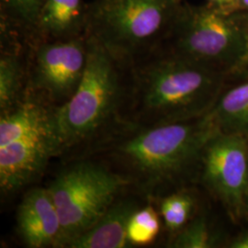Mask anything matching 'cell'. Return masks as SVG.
Masks as SVG:
<instances>
[{
  "label": "cell",
  "instance_id": "obj_17",
  "mask_svg": "<svg viewBox=\"0 0 248 248\" xmlns=\"http://www.w3.org/2000/svg\"><path fill=\"white\" fill-rule=\"evenodd\" d=\"M221 234L203 215L194 217L176 233L172 248H213L221 244Z\"/></svg>",
  "mask_w": 248,
  "mask_h": 248
},
{
  "label": "cell",
  "instance_id": "obj_11",
  "mask_svg": "<svg viewBox=\"0 0 248 248\" xmlns=\"http://www.w3.org/2000/svg\"><path fill=\"white\" fill-rule=\"evenodd\" d=\"M88 17L85 0H43L32 33L38 41L85 35Z\"/></svg>",
  "mask_w": 248,
  "mask_h": 248
},
{
  "label": "cell",
  "instance_id": "obj_6",
  "mask_svg": "<svg viewBox=\"0 0 248 248\" xmlns=\"http://www.w3.org/2000/svg\"><path fill=\"white\" fill-rule=\"evenodd\" d=\"M127 177L93 162H81L64 169L48 186L61 222L57 248L91 228L115 202Z\"/></svg>",
  "mask_w": 248,
  "mask_h": 248
},
{
  "label": "cell",
  "instance_id": "obj_18",
  "mask_svg": "<svg viewBox=\"0 0 248 248\" xmlns=\"http://www.w3.org/2000/svg\"><path fill=\"white\" fill-rule=\"evenodd\" d=\"M161 228L159 214L152 206L138 208L133 212L127 226L131 246H147L157 238Z\"/></svg>",
  "mask_w": 248,
  "mask_h": 248
},
{
  "label": "cell",
  "instance_id": "obj_23",
  "mask_svg": "<svg viewBox=\"0 0 248 248\" xmlns=\"http://www.w3.org/2000/svg\"><path fill=\"white\" fill-rule=\"evenodd\" d=\"M238 13H248V0H237Z\"/></svg>",
  "mask_w": 248,
  "mask_h": 248
},
{
  "label": "cell",
  "instance_id": "obj_16",
  "mask_svg": "<svg viewBox=\"0 0 248 248\" xmlns=\"http://www.w3.org/2000/svg\"><path fill=\"white\" fill-rule=\"evenodd\" d=\"M196 200L186 191H179L161 200L159 213L167 229L177 233L193 218Z\"/></svg>",
  "mask_w": 248,
  "mask_h": 248
},
{
  "label": "cell",
  "instance_id": "obj_1",
  "mask_svg": "<svg viewBox=\"0 0 248 248\" xmlns=\"http://www.w3.org/2000/svg\"><path fill=\"white\" fill-rule=\"evenodd\" d=\"M136 114L146 126L186 122L208 114L227 74L167 51L133 65Z\"/></svg>",
  "mask_w": 248,
  "mask_h": 248
},
{
  "label": "cell",
  "instance_id": "obj_4",
  "mask_svg": "<svg viewBox=\"0 0 248 248\" xmlns=\"http://www.w3.org/2000/svg\"><path fill=\"white\" fill-rule=\"evenodd\" d=\"M181 0H94L87 33L125 65L139 62L166 42Z\"/></svg>",
  "mask_w": 248,
  "mask_h": 248
},
{
  "label": "cell",
  "instance_id": "obj_19",
  "mask_svg": "<svg viewBox=\"0 0 248 248\" xmlns=\"http://www.w3.org/2000/svg\"><path fill=\"white\" fill-rule=\"evenodd\" d=\"M43 0H1L5 19L9 24L32 32Z\"/></svg>",
  "mask_w": 248,
  "mask_h": 248
},
{
  "label": "cell",
  "instance_id": "obj_22",
  "mask_svg": "<svg viewBox=\"0 0 248 248\" xmlns=\"http://www.w3.org/2000/svg\"><path fill=\"white\" fill-rule=\"evenodd\" d=\"M248 71V39H247V45H246V50H245V53L244 56L240 62L239 65L237 67V69L233 74H239L242 72Z\"/></svg>",
  "mask_w": 248,
  "mask_h": 248
},
{
  "label": "cell",
  "instance_id": "obj_7",
  "mask_svg": "<svg viewBox=\"0 0 248 248\" xmlns=\"http://www.w3.org/2000/svg\"><path fill=\"white\" fill-rule=\"evenodd\" d=\"M200 168L206 187L232 219L245 215L248 186V136L218 132L207 142Z\"/></svg>",
  "mask_w": 248,
  "mask_h": 248
},
{
  "label": "cell",
  "instance_id": "obj_9",
  "mask_svg": "<svg viewBox=\"0 0 248 248\" xmlns=\"http://www.w3.org/2000/svg\"><path fill=\"white\" fill-rule=\"evenodd\" d=\"M58 154L51 127L0 146L2 191H16L31 182Z\"/></svg>",
  "mask_w": 248,
  "mask_h": 248
},
{
  "label": "cell",
  "instance_id": "obj_13",
  "mask_svg": "<svg viewBox=\"0 0 248 248\" xmlns=\"http://www.w3.org/2000/svg\"><path fill=\"white\" fill-rule=\"evenodd\" d=\"M239 74L244 77L224 86L209 114L220 132L248 136V71Z\"/></svg>",
  "mask_w": 248,
  "mask_h": 248
},
{
  "label": "cell",
  "instance_id": "obj_25",
  "mask_svg": "<svg viewBox=\"0 0 248 248\" xmlns=\"http://www.w3.org/2000/svg\"><path fill=\"white\" fill-rule=\"evenodd\" d=\"M246 14H247V17H248V13H246Z\"/></svg>",
  "mask_w": 248,
  "mask_h": 248
},
{
  "label": "cell",
  "instance_id": "obj_21",
  "mask_svg": "<svg viewBox=\"0 0 248 248\" xmlns=\"http://www.w3.org/2000/svg\"><path fill=\"white\" fill-rule=\"evenodd\" d=\"M232 248H248V231L244 232L230 243Z\"/></svg>",
  "mask_w": 248,
  "mask_h": 248
},
{
  "label": "cell",
  "instance_id": "obj_24",
  "mask_svg": "<svg viewBox=\"0 0 248 248\" xmlns=\"http://www.w3.org/2000/svg\"><path fill=\"white\" fill-rule=\"evenodd\" d=\"M245 215H248V186L246 193V199H245Z\"/></svg>",
  "mask_w": 248,
  "mask_h": 248
},
{
  "label": "cell",
  "instance_id": "obj_5",
  "mask_svg": "<svg viewBox=\"0 0 248 248\" xmlns=\"http://www.w3.org/2000/svg\"><path fill=\"white\" fill-rule=\"evenodd\" d=\"M248 33L246 13L181 3L166 42L170 52L229 75L244 56Z\"/></svg>",
  "mask_w": 248,
  "mask_h": 248
},
{
  "label": "cell",
  "instance_id": "obj_10",
  "mask_svg": "<svg viewBox=\"0 0 248 248\" xmlns=\"http://www.w3.org/2000/svg\"><path fill=\"white\" fill-rule=\"evenodd\" d=\"M16 225L27 248H57L61 222L48 187H34L27 192L18 205Z\"/></svg>",
  "mask_w": 248,
  "mask_h": 248
},
{
  "label": "cell",
  "instance_id": "obj_3",
  "mask_svg": "<svg viewBox=\"0 0 248 248\" xmlns=\"http://www.w3.org/2000/svg\"><path fill=\"white\" fill-rule=\"evenodd\" d=\"M88 61L71 98L52 111L51 128L59 154L91 138L114 116L124 91L122 66L87 33Z\"/></svg>",
  "mask_w": 248,
  "mask_h": 248
},
{
  "label": "cell",
  "instance_id": "obj_14",
  "mask_svg": "<svg viewBox=\"0 0 248 248\" xmlns=\"http://www.w3.org/2000/svg\"><path fill=\"white\" fill-rule=\"evenodd\" d=\"M33 98L22 100L0 119V146L51 127L52 111Z\"/></svg>",
  "mask_w": 248,
  "mask_h": 248
},
{
  "label": "cell",
  "instance_id": "obj_8",
  "mask_svg": "<svg viewBox=\"0 0 248 248\" xmlns=\"http://www.w3.org/2000/svg\"><path fill=\"white\" fill-rule=\"evenodd\" d=\"M87 61V33L68 39L38 41L29 72L28 88L62 105L79 86Z\"/></svg>",
  "mask_w": 248,
  "mask_h": 248
},
{
  "label": "cell",
  "instance_id": "obj_20",
  "mask_svg": "<svg viewBox=\"0 0 248 248\" xmlns=\"http://www.w3.org/2000/svg\"><path fill=\"white\" fill-rule=\"evenodd\" d=\"M205 4L222 13H238L237 0H205Z\"/></svg>",
  "mask_w": 248,
  "mask_h": 248
},
{
  "label": "cell",
  "instance_id": "obj_2",
  "mask_svg": "<svg viewBox=\"0 0 248 248\" xmlns=\"http://www.w3.org/2000/svg\"><path fill=\"white\" fill-rule=\"evenodd\" d=\"M219 130L210 114L172 124L146 126L114 149L146 189L176 182L197 166L204 148Z\"/></svg>",
  "mask_w": 248,
  "mask_h": 248
},
{
  "label": "cell",
  "instance_id": "obj_15",
  "mask_svg": "<svg viewBox=\"0 0 248 248\" xmlns=\"http://www.w3.org/2000/svg\"><path fill=\"white\" fill-rule=\"evenodd\" d=\"M25 69L17 48H5L0 57V108L4 113L21 101Z\"/></svg>",
  "mask_w": 248,
  "mask_h": 248
},
{
  "label": "cell",
  "instance_id": "obj_12",
  "mask_svg": "<svg viewBox=\"0 0 248 248\" xmlns=\"http://www.w3.org/2000/svg\"><path fill=\"white\" fill-rule=\"evenodd\" d=\"M138 205L132 200H119L89 230L72 241L69 248H131L127 226Z\"/></svg>",
  "mask_w": 248,
  "mask_h": 248
}]
</instances>
